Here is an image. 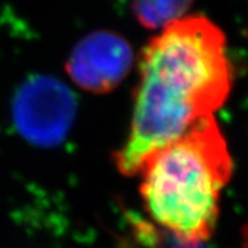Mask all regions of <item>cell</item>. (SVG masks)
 <instances>
[{"mask_svg":"<svg viewBox=\"0 0 248 248\" xmlns=\"http://www.w3.org/2000/svg\"><path fill=\"white\" fill-rule=\"evenodd\" d=\"M247 239H248V234H247Z\"/></svg>","mask_w":248,"mask_h":248,"instance_id":"obj_6","label":"cell"},{"mask_svg":"<svg viewBox=\"0 0 248 248\" xmlns=\"http://www.w3.org/2000/svg\"><path fill=\"white\" fill-rule=\"evenodd\" d=\"M192 4L193 0H131V10L141 27L157 32L187 16Z\"/></svg>","mask_w":248,"mask_h":248,"instance_id":"obj_5","label":"cell"},{"mask_svg":"<svg viewBox=\"0 0 248 248\" xmlns=\"http://www.w3.org/2000/svg\"><path fill=\"white\" fill-rule=\"evenodd\" d=\"M133 63V46L127 37L112 29H97L73 46L65 69L81 90L108 94L128 76Z\"/></svg>","mask_w":248,"mask_h":248,"instance_id":"obj_4","label":"cell"},{"mask_svg":"<svg viewBox=\"0 0 248 248\" xmlns=\"http://www.w3.org/2000/svg\"><path fill=\"white\" fill-rule=\"evenodd\" d=\"M76 107L75 95L60 80L36 75L16 93L13 119L25 140L39 146H54L71 128Z\"/></svg>","mask_w":248,"mask_h":248,"instance_id":"obj_3","label":"cell"},{"mask_svg":"<svg viewBox=\"0 0 248 248\" xmlns=\"http://www.w3.org/2000/svg\"><path fill=\"white\" fill-rule=\"evenodd\" d=\"M232 169L226 141L210 116L143 160L138 174L145 210L182 243H203L215 229Z\"/></svg>","mask_w":248,"mask_h":248,"instance_id":"obj_2","label":"cell"},{"mask_svg":"<svg viewBox=\"0 0 248 248\" xmlns=\"http://www.w3.org/2000/svg\"><path fill=\"white\" fill-rule=\"evenodd\" d=\"M128 140L116 155L124 175H137L151 153L213 116L231 94L226 36L204 16L161 28L142 48Z\"/></svg>","mask_w":248,"mask_h":248,"instance_id":"obj_1","label":"cell"}]
</instances>
